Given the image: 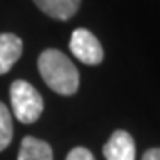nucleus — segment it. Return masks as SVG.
I'll return each instance as SVG.
<instances>
[{
    "label": "nucleus",
    "mask_w": 160,
    "mask_h": 160,
    "mask_svg": "<svg viewBox=\"0 0 160 160\" xmlns=\"http://www.w3.org/2000/svg\"><path fill=\"white\" fill-rule=\"evenodd\" d=\"M11 139H12V118L9 109L0 102V151H4L11 144Z\"/></svg>",
    "instance_id": "nucleus-8"
},
{
    "label": "nucleus",
    "mask_w": 160,
    "mask_h": 160,
    "mask_svg": "<svg viewBox=\"0 0 160 160\" xmlns=\"http://www.w3.org/2000/svg\"><path fill=\"white\" fill-rule=\"evenodd\" d=\"M23 52L22 39L14 34H0V75L14 66Z\"/></svg>",
    "instance_id": "nucleus-5"
},
{
    "label": "nucleus",
    "mask_w": 160,
    "mask_h": 160,
    "mask_svg": "<svg viewBox=\"0 0 160 160\" xmlns=\"http://www.w3.org/2000/svg\"><path fill=\"white\" fill-rule=\"evenodd\" d=\"M38 68L45 84L57 94L71 96L78 91V69L75 68V64L62 52L53 50V48L45 50L38 59Z\"/></svg>",
    "instance_id": "nucleus-1"
},
{
    "label": "nucleus",
    "mask_w": 160,
    "mask_h": 160,
    "mask_svg": "<svg viewBox=\"0 0 160 160\" xmlns=\"http://www.w3.org/2000/svg\"><path fill=\"white\" fill-rule=\"evenodd\" d=\"M66 160H94V157H92V153L89 151V149L86 148H73L71 151L68 153V157H66Z\"/></svg>",
    "instance_id": "nucleus-9"
},
{
    "label": "nucleus",
    "mask_w": 160,
    "mask_h": 160,
    "mask_svg": "<svg viewBox=\"0 0 160 160\" xmlns=\"http://www.w3.org/2000/svg\"><path fill=\"white\" fill-rule=\"evenodd\" d=\"M103 157L107 160H135L133 137L125 130H116L103 146Z\"/></svg>",
    "instance_id": "nucleus-4"
},
{
    "label": "nucleus",
    "mask_w": 160,
    "mask_h": 160,
    "mask_svg": "<svg viewBox=\"0 0 160 160\" xmlns=\"http://www.w3.org/2000/svg\"><path fill=\"white\" fill-rule=\"evenodd\" d=\"M69 50L80 62L96 66L103 61V48L96 36L87 29H77L69 39Z\"/></svg>",
    "instance_id": "nucleus-3"
},
{
    "label": "nucleus",
    "mask_w": 160,
    "mask_h": 160,
    "mask_svg": "<svg viewBox=\"0 0 160 160\" xmlns=\"http://www.w3.org/2000/svg\"><path fill=\"white\" fill-rule=\"evenodd\" d=\"M9 92H11L12 110L20 123L30 125L39 119L45 109V102L32 84L25 80H14L11 84Z\"/></svg>",
    "instance_id": "nucleus-2"
},
{
    "label": "nucleus",
    "mask_w": 160,
    "mask_h": 160,
    "mask_svg": "<svg viewBox=\"0 0 160 160\" xmlns=\"http://www.w3.org/2000/svg\"><path fill=\"white\" fill-rule=\"evenodd\" d=\"M142 160H160V148H151L142 155Z\"/></svg>",
    "instance_id": "nucleus-10"
},
{
    "label": "nucleus",
    "mask_w": 160,
    "mask_h": 160,
    "mask_svg": "<svg viewBox=\"0 0 160 160\" xmlns=\"http://www.w3.org/2000/svg\"><path fill=\"white\" fill-rule=\"evenodd\" d=\"M18 160H53V151L48 142L36 139L32 135H27L22 141Z\"/></svg>",
    "instance_id": "nucleus-7"
},
{
    "label": "nucleus",
    "mask_w": 160,
    "mask_h": 160,
    "mask_svg": "<svg viewBox=\"0 0 160 160\" xmlns=\"http://www.w3.org/2000/svg\"><path fill=\"white\" fill-rule=\"evenodd\" d=\"M82 0H34L41 11L55 20H69L77 14Z\"/></svg>",
    "instance_id": "nucleus-6"
}]
</instances>
